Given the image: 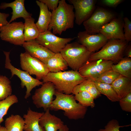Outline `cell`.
<instances>
[{
    "label": "cell",
    "mask_w": 131,
    "mask_h": 131,
    "mask_svg": "<svg viewBox=\"0 0 131 131\" xmlns=\"http://www.w3.org/2000/svg\"><path fill=\"white\" fill-rule=\"evenodd\" d=\"M20 61L22 69L28 72L30 75H35L36 79L39 80L42 79L50 72L44 63L26 52L21 53Z\"/></svg>",
    "instance_id": "obj_10"
},
{
    "label": "cell",
    "mask_w": 131,
    "mask_h": 131,
    "mask_svg": "<svg viewBox=\"0 0 131 131\" xmlns=\"http://www.w3.org/2000/svg\"><path fill=\"white\" fill-rule=\"evenodd\" d=\"M94 82L97 90L101 94L105 95L112 102L119 101L120 99L111 84Z\"/></svg>",
    "instance_id": "obj_27"
},
{
    "label": "cell",
    "mask_w": 131,
    "mask_h": 131,
    "mask_svg": "<svg viewBox=\"0 0 131 131\" xmlns=\"http://www.w3.org/2000/svg\"><path fill=\"white\" fill-rule=\"evenodd\" d=\"M40 1L45 4L49 10L53 11L57 8L59 0H39Z\"/></svg>",
    "instance_id": "obj_35"
},
{
    "label": "cell",
    "mask_w": 131,
    "mask_h": 131,
    "mask_svg": "<svg viewBox=\"0 0 131 131\" xmlns=\"http://www.w3.org/2000/svg\"></svg>",
    "instance_id": "obj_41"
},
{
    "label": "cell",
    "mask_w": 131,
    "mask_h": 131,
    "mask_svg": "<svg viewBox=\"0 0 131 131\" xmlns=\"http://www.w3.org/2000/svg\"><path fill=\"white\" fill-rule=\"evenodd\" d=\"M24 19V35L25 41L35 40L40 33L34 23V19L31 17Z\"/></svg>",
    "instance_id": "obj_23"
},
{
    "label": "cell",
    "mask_w": 131,
    "mask_h": 131,
    "mask_svg": "<svg viewBox=\"0 0 131 131\" xmlns=\"http://www.w3.org/2000/svg\"><path fill=\"white\" fill-rule=\"evenodd\" d=\"M36 2L39 7L40 12L38 20L35 24L40 33L48 30L51 20L52 13L45 4L39 0H36Z\"/></svg>",
    "instance_id": "obj_20"
},
{
    "label": "cell",
    "mask_w": 131,
    "mask_h": 131,
    "mask_svg": "<svg viewBox=\"0 0 131 131\" xmlns=\"http://www.w3.org/2000/svg\"><path fill=\"white\" fill-rule=\"evenodd\" d=\"M128 44L125 40H108L100 50L91 53L88 61L102 59L111 61L116 64L123 57L124 50Z\"/></svg>",
    "instance_id": "obj_4"
},
{
    "label": "cell",
    "mask_w": 131,
    "mask_h": 131,
    "mask_svg": "<svg viewBox=\"0 0 131 131\" xmlns=\"http://www.w3.org/2000/svg\"><path fill=\"white\" fill-rule=\"evenodd\" d=\"M76 100L83 106L94 107L95 104L93 96L89 92L85 91H80L74 95Z\"/></svg>",
    "instance_id": "obj_28"
},
{
    "label": "cell",
    "mask_w": 131,
    "mask_h": 131,
    "mask_svg": "<svg viewBox=\"0 0 131 131\" xmlns=\"http://www.w3.org/2000/svg\"><path fill=\"white\" fill-rule=\"evenodd\" d=\"M77 38V42L85 46L91 53L95 52L102 48L108 40L100 33L91 34L85 31L79 32Z\"/></svg>",
    "instance_id": "obj_14"
},
{
    "label": "cell",
    "mask_w": 131,
    "mask_h": 131,
    "mask_svg": "<svg viewBox=\"0 0 131 131\" xmlns=\"http://www.w3.org/2000/svg\"><path fill=\"white\" fill-rule=\"evenodd\" d=\"M69 129L68 126L64 124L58 131H69Z\"/></svg>",
    "instance_id": "obj_39"
},
{
    "label": "cell",
    "mask_w": 131,
    "mask_h": 131,
    "mask_svg": "<svg viewBox=\"0 0 131 131\" xmlns=\"http://www.w3.org/2000/svg\"><path fill=\"white\" fill-rule=\"evenodd\" d=\"M123 19L124 36L125 40L128 42L131 41V22L127 17L123 18Z\"/></svg>",
    "instance_id": "obj_34"
},
{
    "label": "cell",
    "mask_w": 131,
    "mask_h": 131,
    "mask_svg": "<svg viewBox=\"0 0 131 131\" xmlns=\"http://www.w3.org/2000/svg\"><path fill=\"white\" fill-rule=\"evenodd\" d=\"M44 112H39L32 110L30 108L27 114H24V131H45L39 124V120Z\"/></svg>",
    "instance_id": "obj_19"
},
{
    "label": "cell",
    "mask_w": 131,
    "mask_h": 131,
    "mask_svg": "<svg viewBox=\"0 0 131 131\" xmlns=\"http://www.w3.org/2000/svg\"><path fill=\"white\" fill-rule=\"evenodd\" d=\"M122 110L125 112H131V92L119 101Z\"/></svg>",
    "instance_id": "obj_33"
},
{
    "label": "cell",
    "mask_w": 131,
    "mask_h": 131,
    "mask_svg": "<svg viewBox=\"0 0 131 131\" xmlns=\"http://www.w3.org/2000/svg\"><path fill=\"white\" fill-rule=\"evenodd\" d=\"M49 108L44 113L39 120V124L45 131H58L64 124L61 119L50 112Z\"/></svg>",
    "instance_id": "obj_18"
},
{
    "label": "cell",
    "mask_w": 131,
    "mask_h": 131,
    "mask_svg": "<svg viewBox=\"0 0 131 131\" xmlns=\"http://www.w3.org/2000/svg\"><path fill=\"white\" fill-rule=\"evenodd\" d=\"M18 99L16 95H11L4 100L0 101V124L4 121L3 117L6 114L9 107L17 103Z\"/></svg>",
    "instance_id": "obj_29"
},
{
    "label": "cell",
    "mask_w": 131,
    "mask_h": 131,
    "mask_svg": "<svg viewBox=\"0 0 131 131\" xmlns=\"http://www.w3.org/2000/svg\"><path fill=\"white\" fill-rule=\"evenodd\" d=\"M119 98L122 99L131 92V79L121 75L111 84Z\"/></svg>",
    "instance_id": "obj_21"
},
{
    "label": "cell",
    "mask_w": 131,
    "mask_h": 131,
    "mask_svg": "<svg viewBox=\"0 0 131 131\" xmlns=\"http://www.w3.org/2000/svg\"><path fill=\"white\" fill-rule=\"evenodd\" d=\"M121 75L111 69L103 73L96 79L94 82L111 84Z\"/></svg>",
    "instance_id": "obj_31"
},
{
    "label": "cell",
    "mask_w": 131,
    "mask_h": 131,
    "mask_svg": "<svg viewBox=\"0 0 131 131\" xmlns=\"http://www.w3.org/2000/svg\"><path fill=\"white\" fill-rule=\"evenodd\" d=\"M5 56V68L9 69L11 74V77L16 75L20 80L21 87L23 88L25 87L26 88L25 94L24 97L27 99L31 96V91L32 90L37 86L42 85L43 82H41L36 78H35L31 76L27 71L18 69L12 65L9 58L10 52L3 51Z\"/></svg>",
    "instance_id": "obj_7"
},
{
    "label": "cell",
    "mask_w": 131,
    "mask_h": 131,
    "mask_svg": "<svg viewBox=\"0 0 131 131\" xmlns=\"http://www.w3.org/2000/svg\"><path fill=\"white\" fill-rule=\"evenodd\" d=\"M22 46L30 55L44 64L55 54L35 40L25 42Z\"/></svg>",
    "instance_id": "obj_16"
},
{
    "label": "cell",
    "mask_w": 131,
    "mask_h": 131,
    "mask_svg": "<svg viewBox=\"0 0 131 131\" xmlns=\"http://www.w3.org/2000/svg\"><path fill=\"white\" fill-rule=\"evenodd\" d=\"M74 8L65 0H59L57 8L52 11L51 19L48 30L54 34L61 35L62 32L74 27L75 20Z\"/></svg>",
    "instance_id": "obj_1"
},
{
    "label": "cell",
    "mask_w": 131,
    "mask_h": 131,
    "mask_svg": "<svg viewBox=\"0 0 131 131\" xmlns=\"http://www.w3.org/2000/svg\"><path fill=\"white\" fill-rule=\"evenodd\" d=\"M12 89L9 79L5 76L0 75V101L12 95Z\"/></svg>",
    "instance_id": "obj_30"
},
{
    "label": "cell",
    "mask_w": 131,
    "mask_h": 131,
    "mask_svg": "<svg viewBox=\"0 0 131 131\" xmlns=\"http://www.w3.org/2000/svg\"><path fill=\"white\" fill-rule=\"evenodd\" d=\"M87 91L90 93L96 99L101 96L97 90L94 82L86 80L76 86L74 89L72 94H75L82 91Z\"/></svg>",
    "instance_id": "obj_26"
},
{
    "label": "cell",
    "mask_w": 131,
    "mask_h": 131,
    "mask_svg": "<svg viewBox=\"0 0 131 131\" xmlns=\"http://www.w3.org/2000/svg\"><path fill=\"white\" fill-rule=\"evenodd\" d=\"M116 17L114 13L106 9L102 8H97L83 23L85 31L91 34L99 33L104 25Z\"/></svg>",
    "instance_id": "obj_6"
},
{
    "label": "cell",
    "mask_w": 131,
    "mask_h": 131,
    "mask_svg": "<svg viewBox=\"0 0 131 131\" xmlns=\"http://www.w3.org/2000/svg\"><path fill=\"white\" fill-rule=\"evenodd\" d=\"M112 69L123 76L131 79V58L123 57Z\"/></svg>",
    "instance_id": "obj_25"
},
{
    "label": "cell",
    "mask_w": 131,
    "mask_h": 131,
    "mask_svg": "<svg viewBox=\"0 0 131 131\" xmlns=\"http://www.w3.org/2000/svg\"><path fill=\"white\" fill-rule=\"evenodd\" d=\"M114 64L111 61L102 59L88 61L79 68L78 72L86 80L94 82L100 75L112 69Z\"/></svg>",
    "instance_id": "obj_8"
},
{
    "label": "cell",
    "mask_w": 131,
    "mask_h": 131,
    "mask_svg": "<svg viewBox=\"0 0 131 131\" xmlns=\"http://www.w3.org/2000/svg\"><path fill=\"white\" fill-rule=\"evenodd\" d=\"M92 53L77 42L67 44L60 53L72 70L78 71Z\"/></svg>",
    "instance_id": "obj_5"
},
{
    "label": "cell",
    "mask_w": 131,
    "mask_h": 131,
    "mask_svg": "<svg viewBox=\"0 0 131 131\" xmlns=\"http://www.w3.org/2000/svg\"><path fill=\"white\" fill-rule=\"evenodd\" d=\"M24 2V0H16L10 3L4 2L1 4L0 9H5L10 7L12 10V16L8 22L9 23L18 18L22 17L25 19L32 17V14L28 12L25 9Z\"/></svg>",
    "instance_id": "obj_17"
},
{
    "label": "cell",
    "mask_w": 131,
    "mask_h": 131,
    "mask_svg": "<svg viewBox=\"0 0 131 131\" xmlns=\"http://www.w3.org/2000/svg\"><path fill=\"white\" fill-rule=\"evenodd\" d=\"M42 80L43 83H52L57 91L69 95L72 94L76 86L86 79L78 71L72 70L57 73L49 72Z\"/></svg>",
    "instance_id": "obj_3"
},
{
    "label": "cell",
    "mask_w": 131,
    "mask_h": 131,
    "mask_svg": "<svg viewBox=\"0 0 131 131\" xmlns=\"http://www.w3.org/2000/svg\"><path fill=\"white\" fill-rule=\"evenodd\" d=\"M130 125L120 126L116 120L112 119L109 121L105 126L104 128L101 129L98 131H120L121 127L128 126Z\"/></svg>",
    "instance_id": "obj_32"
},
{
    "label": "cell",
    "mask_w": 131,
    "mask_h": 131,
    "mask_svg": "<svg viewBox=\"0 0 131 131\" xmlns=\"http://www.w3.org/2000/svg\"><path fill=\"white\" fill-rule=\"evenodd\" d=\"M5 127L7 131H23L24 119L18 115H11L5 121Z\"/></svg>",
    "instance_id": "obj_24"
},
{
    "label": "cell",
    "mask_w": 131,
    "mask_h": 131,
    "mask_svg": "<svg viewBox=\"0 0 131 131\" xmlns=\"http://www.w3.org/2000/svg\"><path fill=\"white\" fill-rule=\"evenodd\" d=\"M53 100L49 107L50 110L64 111V115L71 120L83 118L86 114L87 107L76 102L73 94H66L56 90Z\"/></svg>",
    "instance_id": "obj_2"
},
{
    "label": "cell",
    "mask_w": 131,
    "mask_h": 131,
    "mask_svg": "<svg viewBox=\"0 0 131 131\" xmlns=\"http://www.w3.org/2000/svg\"><path fill=\"white\" fill-rule=\"evenodd\" d=\"M75 10V21L80 25L88 19L94 11L97 0H68Z\"/></svg>",
    "instance_id": "obj_13"
},
{
    "label": "cell",
    "mask_w": 131,
    "mask_h": 131,
    "mask_svg": "<svg viewBox=\"0 0 131 131\" xmlns=\"http://www.w3.org/2000/svg\"><path fill=\"white\" fill-rule=\"evenodd\" d=\"M56 91L55 86L50 82L43 83L36 89L32 99L33 104L38 108H42L45 111L49 108L53 100Z\"/></svg>",
    "instance_id": "obj_12"
},
{
    "label": "cell",
    "mask_w": 131,
    "mask_h": 131,
    "mask_svg": "<svg viewBox=\"0 0 131 131\" xmlns=\"http://www.w3.org/2000/svg\"><path fill=\"white\" fill-rule=\"evenodd\" d=\"M45 64L50 72L64 71L68 68L67 64L60 53H55Z\"/></svg>",
    "instance_id": "obj_22"
},
{
    "label": "cell",
    "mask_w": 131,
    "mask_h": 131,
    "mask_svg": "<svg viewBox=\"0 0 131 131\" xmlns=\"http://www.w3.org/2000/svg\"><path fill=\"white\" fill-rule=\"evenodd\" d=\"M75 37L63 38L53 34L47 30L40 33L35 40L38 43L54 53H60L66 45L73 40Z\"/></svg>",
    "instance_id": "obj_11"
},
{
    "label": "cell",
    "mask_w": 131,
    "mask_h": 131,
    "mask_svg": "<svg viewBox=\"0 0 131 131\" xmlns=\"http://www.w3.org/2000/svg\"><path fill=\"white\" fill-rule=\"evenodd\" d=\"M24 24L14 22L0 27V38L2 40L16 45H22L25 42Z\"/></svg>",
    "instance_id": "obj_9"
},
{
    "label": "cell",
    "mask_w": 131,
    "mask_h": 131,
    "mask_svg": "<svg viewBox=\"0 0 131 131\" xmlns=\"http://www.w3.org/2000/svg\"><path fill=\"white\" fill-rule=\"evenodd\" d=\"M0 131H7L5 127L2 126L0 124Z\"/></svg>",
    "instance_id": "obj_40"
},
{
    "label": "cell",
    "mask_w": 131,
    "mask_h": 131,
    "mask_svg": "<svg viewBox=\"0 0 131 131\" xmlns=\"http://www.w3.org/2000/svg\"><path fill=\"white\" fill-rule=\"evenodd\" d=\"M124 23L122 18L116 17L104 25L100 33L103 34L108 40L116 39L125 40L123 30Z\"/></svg>",
    "instance_id": "obj_15"
},
{
    "label": "cell",
    "mask_w": 131,
    "mask_h": 131,
    "mask_svg": "<svg viewBox=\"0 0 131 131\" xmlns=\"http://www.w3.org/2000/svg\"><path fill=\"white\" fill-rule=\"evenodd\" d=\"M124 1L123 0H103L101 1L105 6L114 8L116 7Z\"/></svg>",
    "instance_id": "obj_36"
},
{
    "label": "cell",
    "mask_w": 131,
    "mask_h": 131,
    "mask_svg": "<svg viewBox=\"0 0 131 131\" xmlns=\"http://www.w3.org/2000/svg\"><path fill=\"white\" fill-rule=\"evenodd\" d=\"M128 58L131 57V44L130 42L125 48L124 52V55Z\"/></svg>",
    "instance_id": "obj_38"
},
{
    "label": "cell",
    "mask_w": 131,
    "mask_h": 131,
    "mask_svg": "<svg viewBox=\"0 0 131 131\" xmlns=\"http://www.w3.org/2000/svg\"><path fill=\"white\" fill-rule=\"evenodd\" d=\"M9 16V14L0 12V27L8 23L7 19Z\"/></svg>",
    "instance_id": "obj_37"
}]
</instances>
